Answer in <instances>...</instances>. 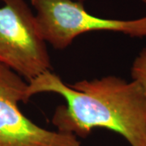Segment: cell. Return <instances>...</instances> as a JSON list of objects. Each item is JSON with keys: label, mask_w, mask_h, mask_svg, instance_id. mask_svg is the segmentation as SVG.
Returning a JSON list of instances; mask_svg holds the SVG:
<instances>
[{"label": "cell", "mask_w": 146, "mask_h": 146, "mask_svg": "<svg viewBox=\"0 0 146 146\" xmlns=\"http://www.w3.org/2000/svg\"><path fill=\"white\" fill-rule=\"evenodd\" d=\"M131 76L133 80L141 85L146 94V48L141 50L135 59L131 68Z\"/></svg>", "instance_id": "obj_5"}, {"label": "cell", "mask_w": 146, "mask_h": 146, "mask_svg": "<svg viewBox=\"0 0 146 146\" xmlns=\"http://www.w3.org/2000/svg\"><path fill=\"white\" fill-rule=\"evenodd\" d=\"M76 1H79V2H82L83 3L84 1H85V0H76Z\"/></svg>", "instance_id": "obj_6"}, {"label": "cell", "mask_w": 146, "mask_h": 146, "mask_svg": "<svg viewBox=\"0 0 146 146\" xmlns=\"http://www.w3.org/2000/svg\"><path fill=\"white\" fill-rule=\"evenodd\" d=\"M36 25L43 40L63 50L80 34L94 31L123 33L135 37L146 36V16L121 21L92 16L82 2L76 0H31Z\"/></svg>", "instance_id": "obj_3"}, {"label": "cell", "mask_w": 146, "mask_h": 146, "mask_svg": "<svg viewBox=\"0 0 146 146\" xmlns=\"http://www.w3.org/2000/svg\"><path fill=\"white\" fill-rule=\"evenodd\" d=\"M40 93L57 94L67 102L52 118L58 131L84 138L102 127L120 134L131 146H146V94L135 80L105 76L67 85L47 71L28 82L26 103Z\"/></svg>", "instance_id": "obj_1"}, {"label": "cell", "mask_w": 146, "mask_h": 146, "mask_svg": "<svg viewBox=\"0 0 146 146\" xmlns=\"http://www.w3.org/2000/svg\"><path fill=\"white\" fill-rule=\"evenodd\" d=\"M142 1H143V2H144V3L146 4V0H142Z\"/></svg>", "instance_id": "obj_7"}, {"label": "cell", "mask_w": 146, "mask_h": 146, "mask_svg": "<svg viewBox=\"0 0 146 146\" xmlns=\"http://www.w3.org/2000/svg\"><path fill=\"white\" fill-rule=\"evenodd\" d=\"M28 83L0 64V146H81L70 133L41 127L23 115L19 102L25 101Z\"/></svg>", "instance_id": "obj_4"}, {"label": "cell", "mask_w": 146, "mask_h": 146, "mask_svg": "<svg viewBox=\"0 0 146 146\" xmlns=\"http://www.w3.org/2000/svg\"><path fill=\"white\" fill-rule=\"evenodd\" d=\"M0 64L28 82L50 71V58L36 17L25 0H1Z\"/></svg>", "instance_id": "obj_2"}]
</instances>
